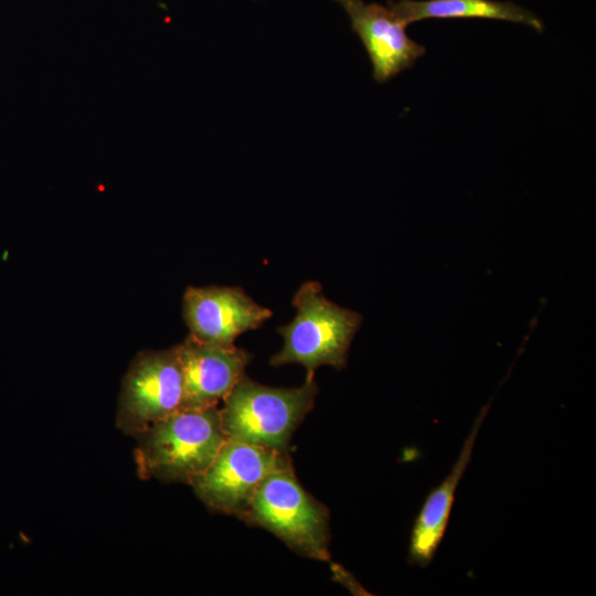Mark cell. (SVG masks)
I'll use <instances>...</instances> for the list:
<instances>
[{"instance_id": "11", "label": "cell", "mask_w": 596, "mask_h": 596, "mask_svg": "<svg viewBox=\"0 0 596 596\" xmlns=\"http://www.w3.org/2000/svg\"><path fill=\"white\" fill-rule=\"evenodd\" d=\"M387 7L407 25L426 19H492L543 32L540 18L511 1L498 0H387Z\"/></svg>"}, {"instance_id": "7", "label": "cell", "mask_w": 596, "mask_h": 596, "mask_svg": "<svg viewBox=\"0 0 596 596\" xmlns=\"http://www.w3.org/2000/svg\"><path fill=\"white\" fill-rule=\"evenodd\" d=\"M272 316L238 287H189L183 296L190 336L207 343L235 345L240 334L262 327Z\"/></svg>"}, {"instance_id": "6", "label": "cell", "mask_w": 596, "mask_h": 596, "mask_svg": "<svg viewBox=\"0 0 596 596\" xmlns=\"http://www.w3.org/2000/svg\"><path fill=\"white\" fill-rule=\"evenodd\" d=\"M184 383L177 345L141 352L121 385L117 425L137 436L150 425L182 409Z\"/></svg>"}, {"instance_id": "2", "label": "cell", "mask_w": 596, "mask_h": 596, "mask_svg": "<svg viewBox=\"0 0 596 596\" xmlns=\"http://www.w3.org/2000/svg\"><path fill=\"white\" fill-rule=\"evenodd\" d=\"M292 306L296 316L292 321L278 328L284 345L270 358V364L299 363L306 369V379H313L321 365L342 370L362 316L328 300L321 285L315 280L299 287Z\"/></svg>"}, {"instance_id": "8", "label": "cell", "mask_w": 596, "mask_h": 596, "mask_svg": "<svg viewBox=\"0 0 596 596\" xmlns=\"http://www.w3.org/2000/svg\"><path fill=\"white\" fill-rule=\"evenodd\" d=\"M347 12L351 29L360 38L370 62L372 76L380 84L411 68L426 53L406 33L407 24L389 7L363 0H334Z\"/></svg>"}, {"instance_id": "10", "label": "cell", "mask_w": 596, "mask_h": 596, "mask_svg": "<svg viewBox=\"0 0 596 596\" xmlns=\"http://www.w3.org/2000/svg\"><path fill=\"white\" fill-rule=\"evenodd\" d=\"M488 409L489 405L480 409L450 472L429 491L414 521L407 556L411 565L426 567L435 557L449 522L457 487L471 460L477 436Z\"/></svg>"}, {"instance_id": "5", "label": "cell", "mask_w": 596, "mask_h": 596, "mask_svg": "<svg viewBox=\"0 0 596 596\" xmlns=\"http://www.w3.org/2000/svg\"><path fill=\"white\" fill-rule=\"evenodd\" d=\"M289 465L287 451L226 438L212 464L190 485L210 509L241 519L265 478Z\"/></svg>"}, {"instance_id": "1", "label": "cell", "mask_w": 596, "mask_h": 596, "mask_svg": "<svg viewBox=\"0 0 596 596\" xmlns=\"http://www.w3.org/2000/svg\"><path fill=\"white\" fill-rule=\"evenodd\" d=\"M136 437L141 478L187 483L212 464L226 440L217 406L182 408Z\"/></svg>"}, {"instance_id": "9", "label": "cell", "mask_w": 596, "mask_h": 596, "mask_svg": "<svg viewBox=\"0 0 596 596\" xmlns=\"http://www.w3.org/2000/svg\"><path fill=\"white\" fill-rule=\"evenodd\" d=\"M177 349L184 383L182 408L217 406L245 374L252 358L235 345L207 343L190 334Z\"/></svg>"}, {"instance_id": "3", "label": "cell", "mask_w": 596, "mask_h": 596, "mask_svg": "<svg viewBox=\"0 0 596 596\" xmlns=\"http://www.w3.org/2000/svg\"><path fill=\"white\" fill-rule=\"evenodd\" d=\"M318 386L272 387L244 374L223 400L220 416L226 438L287 451L291 436L315 404Z\"/></svg>"}, {"instance_id": "4", "label": "cell", "mask_w": 596, "mask_h": 596, "mask_svg": "<svg viewBox=\"0 0 596 596\" xmlns=\"http://www.w3.org/2000/svg\"><path fill=\"white\" fill-rule=\"evenodd\" d=\"M241 520L279 538L296 553L329 561V512L296 479L292 466L259 485Z\"/></svg>"}]
</instances>
